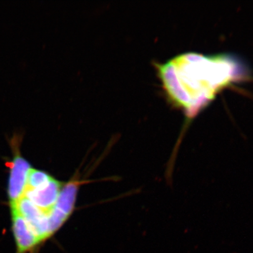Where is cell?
<instances>
[{
  "label": "cell",
  "instance_id": "6da1fadb",
  "mask_svg": "<svg viewBox=\"0 0 253 253\" xmlns=\"http://www.w3.org/2000/svg\"><path fill=\"white\" fill-rule=\"evenodd\" d=\"M158 74L169 99L192 117L232 81L234 66L224 56L185 53L160 65Z\"/></svg>",
  "mask_w": 253,
  "mask_h": 253
},
{
  "label": "cell",
  "instance_id": "7a4b0ae2",
  "mask_svg": "<svg viewBox=\"0 0 253 253\" xmlns=\"http://www.w3.org/2000/svg\"><path fill=\"white\" fill-rule=\"evenodd\" d=\"M9 142L13 155L11 161L7 163L9 168L7 194L10 208H12L24 196L28 173L32 166L21 153L22 134L15 133L9 139Z\"/></svg>",
  "mask_w": 253,
  "mask_h": 253
},
{
  "label": "cell",
  "instance_id": "3957f363",
  "mask_svg": "<svg viewBox=\"0 0 253 253\" xmlns=\"http://www.w3.org/2000/svg\"><path fill=\"white\" fill-rule=\"evenodd\" d=\"M85 183V180L80 179L79 174L75 175L68 182L65 183L54 207L47 214L49 238L59 231L72 215L76 208L80 187Z\"/></svg>",
  "mask_w": 253,
  "mask_h": 253
},
{
  "label": "cell",
  "instance_id": "277c9868",
  "mask_svg": "<svg viewBox=\"0 0 253 253\" xmlns=\"http://www.w3.org/2000/svg\"><path fill=\"white\" fill-rule=\"evenodd\" d=\"M12 208L17 210L40 242H43L49 239L47 215L42 212L39 208L25 197L20 200Z\"/></svg>",
  "mask_w": 253,
  "mask_h": 253
},
{
  "label": "cell",
  "instance_id": "5b68a950",
  "mask_svg": "<svg viewBox=\"0 0 253 253\" xmlns=\"http://www.w3.org/2000/svg\"><path fill=\"white\" fill-rule=\"evenodd\" d=\"M64 184L53 177L45 186L36 189H26L23 197L47 215L54 207Z\"/></svg>",
  "mask_w": 253,
  "mask_h": 253
},
{
  "label": "cell",
  "instance_id": "8992f818",
  "mask_svg": "<svg viewBox=\"0 0 253 253\" xmlns=\"http://www.w3.org/2000/svg\"><path fill=\"white\" fill-rule=\"evenodd\" d=\"M11 214L16 253L31 252L41 242L16 208H11Z\"/></svg>",
  "mask_w": 253,
  "mask_h": 253
},
{
  "label": "cell",
  "instance_id": "52a82bcc",
  "mask_svg": "<svg viewBox=\"0 0 253 253\" xmlns=\"http://www.w3.org/2000/svg\"><path fill=\"white\" fill-rule=\"evenodd\" d=\"M52 178L47 172L32 168L28 173L26 189H36L45 186Z\"/></svg>",
  "mask_w": 253,
  "mask_h": 253
}]
</instances>
